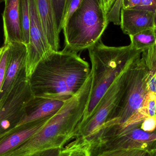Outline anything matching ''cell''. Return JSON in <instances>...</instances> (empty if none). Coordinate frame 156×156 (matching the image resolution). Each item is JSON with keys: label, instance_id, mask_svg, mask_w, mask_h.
<instances>
[{"label": "cell", "instance_id": "obj_1", "mask_svg": "<svg viewBox=\"0 0 156 156\" xmlns=\"http://www.w3.org/2000/svg\"><path fill=\"white\" fill-rule=\"evenodd\" d=\"M91 69L78 53L64 48L52 51L37 64L28 78L34 97L66 101L83 86Z\"/></svg>", "mask_w": 156, "mask_h": 156}, {"label": "cell", "instance_id": "obj_2", "mask_svg": "<svg viewBox=\"0 0 156 156\" xmlns=\"http://www.w3.org/2000/svg\"><path fill=\"white\" fill-rule=\"evenodd\" d=\"M91 84L90 73L79 92L66 101L37 133L3 156H31L47 149L62 148L68 142L76 138L88 104Z\"/></svg>", "mask_w": 156, "mask_h": 156}, {"label": "cell", "instance_id": "obj_3", "mask_svg": "<svg viewBox=\"0 0 156 156\" xmlns=\"http://www.w3.org/2000/svg\"><path fill=\"white\" fill-rule=\"evenodd\" d=\"M143 51L139 50L132 59L127 84L120 102L101 127L111 126L122 129L140 127L143 122L149 117L147 104L150 75Z\"/></svg>", "mask_w": 156, "mask_h": 156}, {"label": "cell", "instance_id": "obj_4", "mask_svg": "<svg viewBox=\"0 0 156 156\" xmlns=\"http://www.w3.org/2000/svg\"><path fill=\"white\" fill-rule=\"evenodd\" d=\"M88 50L91 63V89L82 120L90 116L103 95L139 50L134 49L130 44L108 46L101 39Z\"/></svg>", "mask_w": 156, "mask_h": 156}, {"label": "cell", "instance_id": "obj_5", "mask_svg": "<svg viewBox=\"0 0 156 156\" xmlns=\"http://www.w3.org/2000/svg\"><path fill=\"white\" fill-rule=\"evenodd\" d=\"M109 23L100 0H83L63 27L65 49L78 53L101 39Z\"/></svg>", "mask_w": 156, "mask_h": 156}, {"label": "cell", "instance_id": "obj_6", "mask_svg": "<svg viewBox=\"0 0 156 156\" xmlns=\"http://www.w3.org/2000/svg\"><path fill=\"white\" fill-rule=\"evenodd\" d=\"M88 141L92 156L117 149H142L152 152L156 148V130L147 133L140 127L120 129L102 127Z\"/></svg>", "mask_w": 156, "mask_h": 156}, {"label": "cell", "instance_id": "obj_7", "mask_svg": "<svg viewBox=\"0 0 156 156\" xmlns=\"http://www.w3.org/2000/svg\"><path fill=\"white\" fill-rule=\"evenodd\" d=\"M136 53L100 99L90 116L82 120L78 127L76 138L88 141L108 121L124 92L128 80L130 64Z\"/></svg>", "mask_w": 156, "mask_h": 156}, {"label": "cell", "instance_id": "obj_8", "mask_svg": "<svg viewBox=\"0 0 156 156\" xmlns=\"http://www.w3.org/2000/svg\"><path fill=\"white\" fill-rule=\"evenodd\" d=\"M33 96L28 78L24 74L0 105V140L17 127L24 117L27 105Z\"/></svg>", "mask_w": 156, "mask_h": 156}, {"label": "cell", "instance_id": "obj_9", "mask_svg": "<svg viewBox=\"0 0 156 156\" xmlns=\"http://www.w3.org/2000/svg\"><path fill=\"white\" fill-rule=\"evenodd\" d=\"M30 39L27 48L26 70L27 77L32 75L39 61L48 53L53 51L44 32L35 0H29Z\"/></svg>", "mask_w": 156, "mask_h": 156}, {"label": "cell", "instance_id": "obj_10", "mask_svg": "<svg viewBox=\"0 0 156 156\" xmlns=\"http://www.w3.org/2000/svg\"><path fill=\"white\" fill-rule=\"evenodd\" d=\"M9 45L5 77L0 94V105L6 99L18 79L27 74V46L23 43H12Z\"/></svg>", "mask_w": 156, "mask_h": 156}, {"label": "cell", "instance_id": "obj_11", "mask_svg": "<svg viewBox=\"0 0 156 156\" xmlns=\"http://www.w3.org/2000/svg\"><path fill=\"white\" fill-rule=\"evenodd\" d=\"M120 20L123 33L129 36L155 27L154 13L147 10L122 8Z\"/></svg>", "mask_w": 156, "mask_h": 156}, {"label": "cell", "instance_id": "obj_12", "mask_svg": "<svg viewBox=\"0 0 156 156\" xmlns=\"http://www.w3.org/2000/svg\"><path fill=\"white\" fill-rule=\"evenodd\" d=\"M20 0H5L2 14L4 43H23L20 20Z\"/></svg>", "mask_w": 156, "mask_h": 156}, {"label": "cell", "instance_id": "obj_13", "mask_svg": "<svg viewBox=\"0 0 156 156\" xmlns=\"http://www.w3.org/2000/svg\"><path fill=\"white\" fill-rule=\"evenodd\" d=\"M51 117L27 123L16 127L9 134L0 140V156H3L28 140Z\"/></svg>", "mask_w": 156, "mask_h": 156}, {"label": "cell", "instance_id": "obj_14", "mask_svg": "<svg viewBox=\"0 0 156 156\" xmlns=\"http://www.w3.org/2000/svg\"><path fill=\"white\" fill-rule=\"evenodd\" d=\"M65 101L33 96L26 109V114L17 126L27 123L52 117L61 108Z\"/></svg>", "mask_w": 156, "mask_h": 156}, {"label": "cell", "instance_id": "obj_15", "mask_svg": "<svg viewBox=\"0 0 156 156\" xmlns=\"http://www.w3.org/2000/svg\"><path fill=\"white\" fill-rule=\"evenodd\" d=\"M47 40L53 51L59 48L60 33L56 23L52 0H35Z\"/></svg>", "mask_w": 156, "mask_h": 156}, {"label": "cell", "instance_id": "obj_16", "mask_svg": "<svg viewBox=\"0 0 156 156\" xmlns=\"http://www.w3.org/2000/svg\"><path fill=\"white\" fill-rule=\"evenodd\" d=\"M131 46L136 50H144L155 44V27L129 36Z\"/></svg>", "mask_w": 156, "mask_h": 156}, {"label": "cell", "instance_id": "obj_17", "mask_svg": "<svg viewBox=\"0 0 156 156\" xmlns=\"http://www.w3.org/2000/svg\"><path fill=\"white\" fill-rule=\"evenodd\" d=\"M59 156H92L90 144L87 140L76 138L61 148Z\"/></svg>", "mask_w": 156, "mask_h": 156}, {"label": "cell", "instance_id": "obj_18", "mask_svg": "<svg viewBox=\"0 0 156 156\" xmlns=\"http://www.w3.org/2000/svg\"><path fill=\"white\" fill-rule=\"evenodd\" d=\"M20 20L23 43L27 46L30 39L29 0H20Z\"/></svg>", "mask_w": 156, "mask_h": 156}, {"label": "cell", "instance_id": "obj_19", "mask_svg": "<svg viewBox=\"0 0 156 156\" xmlns=\"http://www.w3.org/2000/svg\"><path fill=\"white\" fill-rule=\"evenodd\" d=\"M147 66L150 75V91L156 93V46L155 44L143 51Z\"/></svg>", "mask_w": 156, "mask_h": 156}, {"label": "cell", "instance_id": "obj_20", "mask_svg": "<svg viewBox=\"0 0 156 156\" xmlns=\"http://www.w3.org/2000/svg\"><path fill=\"white\" fill-rule=\"evenodd\" d=\"M96 156H151V153L142 149H117L103 152Z\"/></svg>", "mask_w": 156, "mask_h": 156}, {"label": "cell", "instance_id": "obj_21", "mask_svg": "<svg viewBox=\"0 0 156 156\" xmlns=\"http://www.w3.org/2000/svg\"><path fill=\"white\" fill-rule=\"evenodd\" d=\"M56 23L58 32L62 30L63 18L66 0H52Z\"/></svg>", "mask_w": 156, "mask_h": 156}, {"label": "cell", "instance_id": "obj_22", "mask_svg": "<svg viewBox=\"0 0 156 156\" xmlns=\"http://www.w3.org/2000/svg\"><path fill=\"white\" fill-rule=\"evenodd\" d=\"M10 45H4L0 48V94L2 88L5 77L6 65Z\"/></svg>", "mask_w": 156, "mask_h": 156}, {"label": "cell", "instance_id": "obj_23", "mask_svg": "<svg viewBox=\"0 0 156 156\" xmlns=\"http://www.w3.org/2000/svg\"><path fill=\"white\" fill-rule=\"evenodd\" d=\"M123 0H116L108 14L107 19L109 23H112L116 25H120L121 11L122 5Z\"/></svg>", "mask_w": 156, "mask_h": 156}, {"label": "cell", "instance_id": "obj_24", "mask_svg": "<svg viewBox=\"0 0 156 156\" xmlns=\"http://www.w3.org/2000/svg\"><path fill=\"white\" fill-rule=\"evenodd\" d=\"M83 1V0H66L63 18L62 30L68 20L74 12L79 8Z\"/></svg>", "mask_w": 156, "mask_h": 156}, {"label": "cell", "instance_id": "obj_25", "mask_svg": "<svg viewBox=\"0 0 156 156\" xmlns=\"http://www.w3.org/2000/svg\"><path fill=\"white\" fill-rule=\"evenodd\" d=\"M151 11L155 16V24L156 26V0H142L141 4L135 9Z\"/></svg>", "mask_w": 156, "mask_h": 156}, {"label": "cell", "instance_id": "obj_26", "mask_svg": "<svg viewBox=\"0 0 156 156\" xmlns=\"http://www.w3.org/2000/svg\"><path fill=\"white\" fill-rule=\"evenodd\" d=\"M147 105L149 116L156 120V93L150 91Z\"/></svg>", "mask_w": 156, "mask_h": 156}, {"label": "cell", "instance_id": "obj_27", "mask_svg": "<svg viewBox=\"0 0 156 156\" xmlns=\"http://www.w3.org/2000/svg\"><path fill=\"white\" fill-rule=\"evenodd\" d=\"M140 128L143 131L147 133H152L156 130V120L154 117L147 118L141 124Z\"/></svg>", "mask_w": 156, "mask_h": 156}, {"label": "cell", "instance_id": "obj_28", "mask_svg": "<svg viewBox=\"0 0 156 156\" xmlns=\"http://www.w3.org/2000/svg\"><path fill=\"white\" fill-rule=\"evenodd\" d=\"M61 148H51L40 151L31 156H59Z\"/></svg>", "mask_w": 156, "mask_h": 156}, {"label": "cell", "instance_id": "obj_29", "mask_svg": "<svg viewBox=\"0 0 156 156\" xmlns=\"http://www.w3.org/2000/svg\"><path fill=\"white\" fill-rule=\"evenodd\" d=\"M142 0H123L122 8L124 9H135L141 4Z\"/></svg>", "mask_w": 156, "mask_h": 156}, {"label": "cell", "instance_id": "obj_30", "mask_svg": "<svg viewBox=\"0 0 156 156\" xmlns=\"http://www.w3.org/2000/svg\"><path fill=\"white\" fill-rule=\"evenodd\" d=\"M116 0H100L102 8L106 15L111 11Z\"/></svg>", "mask_w": 156, "mask_h": 156}, {"label": "cell", "instance_id": "obj_31", "mask_svg": "<svg viewBox=\"0 0 156 156\" xmlns=\"http://www.w3.org/2000/svg\"><path fill=\"white\" fill-rule=\"evenodd\" d=\"M151 156H156V148L151 152Z\"/></svg>", "mask_w": 156, "mask_h": 156}, {"label": "cell", "instance_id": "obj_32", "mask_svg": "<svg viewBox=\"0 0 156 156\" xmlns=\"http://www.w3.org/2000/svg\"><path fill=\"white\" fill-rule=\"evenodd\" d=\"M155 34H156V37H155V44L156 46V27L155 26Z\"/></svg>", "mask_w": 156, "mask_h": 156}, {"label": "cell", "instance_id": "obj_33", "mask_svg": "<svg viewBox=\"0 0 156 156\" xmlns=\"http://www.w3.org/2000/svg\"><path fill=\"white\" fill-rule=\"evenodd\" d=\"M5 0H0V3L3 2H5Z\"/></svg>", "mask_w": 156, "mask_h": 156}, {"label": "cell", "instance_id": "obj_34", "mask_svg": "<svg viewBox=\"0 0 156 156\" xmlns=\"http://www.w3.org/2000/svg\"></svg>", "mask_w": 156, "mask_h": 156}, {"label": "cell", "instance_id": "obj_35", "mask_svg": "<svg viewBox=\"0 0 156 156\" xmlns=\"http://www.w3.org/2000/svg\"><path fill=\"white\" fill-rule=\"evenodd\" d=\"M0 48H1V47H0Z\"/></svg>", "mask_w": 156, "mask_h": 156}]
</instances>
